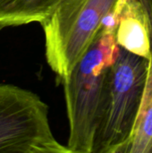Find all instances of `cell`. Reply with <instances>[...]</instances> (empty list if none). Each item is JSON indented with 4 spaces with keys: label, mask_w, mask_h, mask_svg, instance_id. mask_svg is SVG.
I'll list each match as a JSON object with an SVG mask.
<instances>
[{
    "label": "cell",
    "mask_w": 152,
    "mask_h": 153,
    "mask_svg": "<svg viewBox=\"0 0 152 153\" xmlns=\"http://www.w3.org/2000/svg\"><path fill=\"white\" fill-rule=\"evenodd\" d=\"M119 48L116 33L100 29L71 74L62 81L69 122L67 147L71 153H93L108 75Z\"/></svg>",
    "instance_id": "cell-1"
},
{
    "label": "cell",
    "mask_w": 152,
    "mask_h": 153,
    "mask_svg": "<svg viewBox=\"0 0 152 153\" xmlns=\"http://www.w3.org/2000/svg\"><path fill=\"white\" fill-rule=\"evenodd\" d=\"M149 60L120 48L111 66L93 153H126L140 115Z\"/></svg>",
    "instance_id": "cell-2"
},
{
    "label": "cell",
    "mask_w": 152,
    "mask_h": 153,
    "mask_svg": "<svg viewBox=\"0 0 152 153\" xmlns=\"http://www.w3.org/2000/svg\"><path fill=\"white\" fill-rule=\"evenodd\" d=\"M118 0H64L41 24L46 58L61 82L88 50Z\"/></svg>",
    "instance_id": "cell-3"
},
{
    "label": "cell",
    "mask_w": 152,
    "mask_h": 153,
    "mask_svg": "<svg viewBox=\"0 0 152 153\" xmlns=\"http://www.w3.org/2000/svg\"><path fill=\"white\" fill-rule=\"evenodd\" d=\"M0 152L71 153L54 136L40 97L8 83H0Z\"/></svg>",
    "instance_id": "cell-4"
},
{
    "label": "cell",
    "mask_w": 152,
    "mask_h": 153,
    "mask_svg": "<svg viewBox=\"0 0 152 153\" xmlns=\"http://www.w3.org/2000/svg\"><path fill=\"white\" fill-rule=\"evenodd\" d=\"M152 0H124L116 39L120 48L150 59L151 34L150 10Z\"/></svg>",
    "instance_id": "cell-5"
},
{
    "label": "cell",
    "mask_w": 152,
    "mask_h": 153,
    "mask_svg": "<svg viewBox=\"0 0 152 153\" xmlns=\"http://www.w3.org/2000/svg\"><path fill=\"white\" fill-rule=\"evenodd\" d=\"M64 0H0V29L42 23Z\"/></svg>",
    "instance_id": "cell-6"
},
{
    "label": "cell",
    "mask_w": 152,
    "mask_h": 153,
    "mask_svg": "<svg viewBox=\"0 0 152 153\" xmlns=\"http://www.w3.org/2000/svg\"><path fill=\"white\" fill-rule=\"evenodd\" d=\"M150 17L151 56L149 59L148 74L140 115L126 153H152V6L150 10Z\"/></svg>",
    "instance_id": "cell-7"
}]
</instances>
